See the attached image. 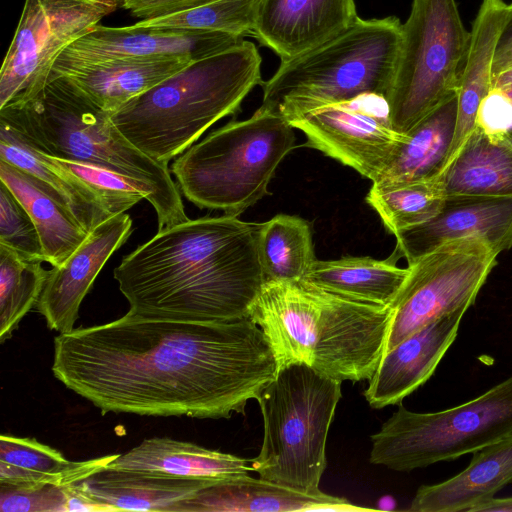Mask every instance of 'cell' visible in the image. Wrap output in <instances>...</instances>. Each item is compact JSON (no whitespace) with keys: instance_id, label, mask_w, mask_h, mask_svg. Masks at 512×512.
Listing matches in <instances>:
<instances>
[{"instance_id":"1","label":"cell","mask_w":512,"mask_h":512,"mask_svg":"<svg viewBox=\"0 0 512 512\" xmlns=\"http://www.w3.org/2000/svg\"><path fill=\"white\" fill-rule=\"evenodd\" d=\"M277 371L249 317L186 321L127 312L54 339V376L102 414L229 418L244 413Z\"/></svg>"},{"instance_id":"2","label":"cell","mask_w":512,"mask_h":512,"mask_svg":"<svg viewBox=\"0 0 512 512\" xmlns=\"http://www.w3.org/2000/svg\"><path fill=\"white\" fill-rule=\"evenodd\" d=\"M260 228L261 223L225 214L159 229L114 270L128 312L186 321L249 317L266 281Z\"/></svg>"},{"instance_id":"3","label":"cell","mask_w":512,"mask_h":512,"mask_svg":"<svg viewBox=\"0 0 512 512\" xmlns=\"http://www.w3.org/2000/svg\"><path fill=\"white\" fill-rule=\"evenodd\" d=\"M278 368L304 363L327 377L369 380L385 351L392 309L347 299L303 279L266 280L249 310Z\"/></svg>"},{"instance_id":"4","label":"cell","mask_w":512,"mask_h":512,"mask_svg":"<svg viewBox=\"0 0 512 512\" xmlns=\"http://www.w3.org/2000/svg\"><path fill=\"white\" fill-rule=\"evenodd\" d=\"M103 110L64 76L0 108V127L29 148L126 176L149 193L159 229L188 220L168 165L136 148Z\"/></svg>"},{"instance_id":"5","label":"cell","mask_w":512,"mask_h":512,"mask_svg":"<svg viewBox=\"0 0 512 512\" xmlns=\"http://www.w3.org/2000/svg\"><path fill=\"white\" fill-rule=\"evenodd\" d=\"M261 62L254 43L243 40L189 63L113 111L111 120L141 152L168 165L263 83Z\"/></svg>"},{"instance_id":"6","label":"cell","mask_w":512,"mask_h":512,"mask_svg":"<svg viewBox=\"0 0 512 512\" xmlns=\"http://www.w3.org/2000/svg\"><path fill=\"white\" fill-rule=\"evenodd\" d=\"M402 23L397 17L358 19L344 32L289 61L262 83L260 108L282 117L363 94L387 96Z\"/></svg>"},{"instance_id":"7","label":"cell","mask_w":512,"mask_h":512,"mask_svg":"<svg viewBox=\"0 0 512 512\" xmlns=\"http://www.w3.org/2000/svg\"><path fill=\"white\" fill-rule=\"evenodd\" d=\"M294 144L293 127L259 107L250 118L230 122L190 146L171 171L194 205L238 216L269 194V182Z\"/></svg>"},{"instance_id":"8","label":"cell","mask_w":512,"mask_h":512,"mask_svg":"<svg viewBox=\"0 0 512 512\" xmlns=\"http://www.w3.org/2000/svg\"><path fill=\"white\" fill-rule=\"evenodd\" d=\"M341 384L304 363L278 368L257 398L264 436L260 453L251 460L252 470L301 492H320L326 440Z\"/></svg>"},{"instance_id":"9","label":"cell","mask_w":512,"mask_h":512,"mask_svg":"<svg viewBox=\"0 0 512 512\" xmlns=\"http://www.w3.org/2000/svg\"><path fill=\"white\" fill-rule=\"evenodd\" d=\"M512 436V374L458 406L417 413L402 403L371 436L370 462L409 472L453 461Z\"/></svg>"},{"instance_id":"10","label":"cell","mask_w":512,"mask_h":512,"mask_svg":"<svg viewBox=\"0 0 512 512\" xmlns=\"http://www.w3.org/2000/svg\"><path fill=\"white\" fill-rule=\"evenodd\" d=\"M469 40L456 0H412L386 96L397 132L406 134L457 94Z\"/></svg>"},{"instance_id":"11","label":"cell","mask_w":512,"mask_h":512,"mask_svg":"<svg viewBox=\"0 0 512 512\" xmlns=\"http://www.w3.org/2000/svg\"><path fill=\"white\" fill-rule=\"evenodd\" d=\"M497 256L485 240L463 238L409 264L408 275L390 305L392 319L384 353L438 318L469 309Z\"/></svg>"},{"instance_id":"12","label":"cell","mask_w":512,"mask_h":512,"mask_svg":"<svg viewBox=\"0 0 512 512\" xmlns=\"http://www.w3.org/2000/svg\"><path fill=\"white\" fill-rule=\"evenodd\" d=\"M122 0H25L0 70V108L39 89L60 54Z\"/></svg>"},{"instance_id":"13","label":"cell","mask_w":512,"mask_h":512,"mask_svg":"<svg viewBox=\"0 0 512 512\" xmlns=\"http://www.w3.org/2000/svg\"><path fill=\"white\" fill-rule=\"evenodd\" d=\"M283 118L305 134L307 145L372 182L405 137L394 129L387 99L381 94L325 103Z\"/></svg>"},{"instance_id":"14","label":"cell","mask_w":512,"mask_h":512,"mask_svg":"<svg viewBox=\"0 0 512 512\" xmlns=\"http://www.w3.org/2000/svg\"><path fill=\"white\" fill-rule=\"evenodd\" d=\"M132 233L129 214L119 213L97 225L59 266L49 270L37 302L48 328L59 333L74 330L80 305L97 275Z\"/></svg>"},{"instance_id":"15","label":"cell","mask_w":512,"mask_h":512,"mask_svg":"<svg viewBox=\"0 0 512 512\" xmlns=\"http://www.w3.org/2000/svg\"><path fill=\"white\" fill-rule=\"evenodd\" d=\"M242 41L238 36L207 30L98 24L60 55L85 60L140 57L180 58L193 62Z\"/></svg>"},{"instance_id":"16","label":"cell","mask_w":512,"mask_h":512,"mask_svg":"<svg viewBox=\"0 0 512 512\" xmlns=\"http://www.w3.org/2000/svg\"><path fill=\"white\" fill-rule=\"evenodd\" d=\"M394 255L408 265L457 239L485 240L498 254L512 247V196L446 197L440 212L429 221L395 235Z\"/></svg>"},{"instance_id":"17","label":"cell","mask_w":512,"mask_h":512,"mask_svg":"<svg viewBox=\"0 0 512 512\" xmlns=\"http://www.w3.org/2000/svg\"><path fill=\"white\" fill-rule=\"evenodd\" d=\"M357 19L355 0H262L252 35L284 62L326 43Z\"/></svg>"},{"instance_id":"18","label":"cell","mask_w":512,"mask_h":512,"mask_svg":"<svg viewBox=\"0 0 512 512\" xmlns=\"http://www.w3.org/2000/svg\"><path fill=\"white\" fill-rule=\"evenodd\" d=\"M467 310L438 318L385 352L364 392L369 405H399L425 384L455 341Z\"/></svg>"},{"instance_id":"19","label":"cell","mask_w":512,"mask_h":512,"mask_svg":"<svg viewBox=\"0 0 512 512\" xmlns=\"http://www.w3.org/2000/svg\"><path fill=\"white\" fill-rule=\"evenodd\" d=\"M322 491L305 493L246 474L212 477L177 512L369 511Z\"/></svg>"},{"instance_id":"20","label":"cell","mask_w":512,"mask_h":512,"mask_svg":"<svg viewBox=\"0 0 512 512\" xmlns=\"http://www.w3.org/2000/svg\"><path fill=\"white\" fill-rule=\"evenodd\" d=\"M189 63L180 58L85 60L60 55L51 73L66 77L100 108L112 113Z\"/></svg>"},{"instance_id":"21","label":"cell","mask_w":512,"mask_h":512,"mask_svg":"<svg viewBox=\"0 0 512 512\" xmlns=\"http://www.w3.org/2000/svg\"><path fill=\"white\" fill-rule=\"evenodd\" d=\"M507 12L504 0H482L473 21L457 86L455 129L443 171L475 129L480 104L492 88L493 59Z\"/></svg>"},{"instance_id":"22","label":"cell","mask_w":512,"mask_h":512,"mask_svg":"<svg viewBox=\"0 0 512 512\" xmlns=\"http://www.w3.org/2000/svg\"><path fill=\"white\" fill-rule=\"evenodd\" d=\"M512 483V436L474 451L468 466L455 476L422 485L411 501L413 512H472Z\"/></svg>"},{"instance_id":"23","label":"cell","mask_w":512,"mask_h":512,"mask_svg":"<svg viewBox=\"0 0 512 512\" xmlns=\"http://www.w3.org/2000/svg\"><path fill=\"white\" fill-rule=\"evenodd\" d=\"M210 478L105 467L80 483L89 495L116 511L177 512Z\"/></svg>"},{"instance_id":"24","label":"cell","mask_w":512,"mask_h":512,"mask_svg":"<svg viewBox=\"0 0 512 512\" xmlns=\"http://www.w3.org/2000/svg\"><path fill=\"white\" fill-rule=\"evenodd\" d=\"M446 197L512 196V137L475 127L438 176Z\"/></svg>"},{"instance_id":"25","label":"cell","mask_w":512,"mask_h":512,"mask_svg":"<svg viewBox=\"0 0 512 512\" xmlns=\"http://www.w3.org/2000/svg\"><path fill=\"white\" fill-rule=\"evenodd\" d=\"M457 116V94L419 121L372 183L402 185L437 178L443 171Z\"/></svg>"},{"instance_id":"26","label":"cell","mask_w":512,"mask_h":512,"mask_svg":"<svg viewBox=\"0 0 512 512\" xmlns=\"http://www.w3.org/2000/svg\"><path fill=\"white\" fill-rule=\"evenodd\" d=\"M395 260L393 255L385 260L356 256L316 259L302 279L353 301L389 307L409 272Z\"/></svg>"},{"instance_id":"27","label":"cell","mask_w":512,"mask_h":512,"mask_svg":"<svg viewBox=\"0 0 512 512\" xmlns=\"http://www.w3.org/2000/svg\"><path fill=\"white\" fill-rule=\"evenodd\" d=\"M250 461L191 442L153 437L124 454H118L107 467L210 478L246 474L252 470L248 465Z\"/></svg>"},{"instance_id":"28","label":"cell","mask_w":512,"mask_h":512,"mask_svg":"<svg viewBox=\"0 0 512 512\" xmlns=\"http://www.w3.org/2000/svg\"><path fill=\"white\" fill-rule=\"evenodd\" d=\"M118 454L70 461L34 438L0 437V483L67 486L107 467Z\"/></svg>"},{"instance_id":"29","label":"cell","mask_w":512,"mask_h":512,"mask_svg":"<svg viewBox=\"0 0 512 512\" xmlns=\"http://www.w3.org/2000/svg\"><path fill=\"white\" fill-rule=\"evenodd\" d=\"M0 181L19 199L38 230L46 262L61 265L88 233L74 215L25 170L0 159Z\"/></svg>"},{"instance_id":"30","label":"cell","mask_w":512,"mask_h":512,"mask_svg":"<svg viewBox=\"0 0 512 512\" xmlns=\"http://www.w3.org/2000/svg\"><path fill=\"white\" fill-rule=\"evenodd\" d=\"M0 159L34 176L87 233L112 216L88 184L48 156L18 141L3 127H0Z\"/></svg>"},{"instance_id":"31","label":"cell","mask_w":512,"mask_h":512,"mask_svg":"<svg viewBox=\"0 0 512 512\" xmlns=\"http://www.w3.org/2000/svg\"><path fill=\"white\" fill-rule=\"evenodd\" d=\"M258 250L266 280H300L316 260L311 226L294 215L278 214L261 223Z\"/></svg>"},{"instance_id":"32","label":"cell","mask_w":512,"mask_h":512,"mask_svg":"<svg viewBox=\"0 0 512 512\" xmlns=\"http://www.w3.org/2000/svg\"><path fill=\"white\" fill-rule=\"evenodd\" d=\"M446 195L439 177L402 185L372 186L367 203L392 234L423 224L444 206Z\"/></svg>"},{"instance_id":"33","label":"cell","mask_w":512,"mask_h":512,"mask_svg":"<svg viewBox=\"0 0 512 512\" xmlns=\"http://www.w3.org/2000/svg\"><path fill=\"white\" fill-rule=\"evenodd\" d=\"M43 261L21 258L0 244V342L8 339L22 318L37 305L49 270Z\"/></svg>"},{"instance_id":"34","label":"cell","mask_w":512,"mask_h":512,"mask_svg":"<svg viewBox=\"0 0 512 512\" xmlns=\"http://www.w3.org/2000/svg\"><path fill=\"white\" fill-rule=\"evenodd\" d=\"M262 0H215L201 6L140 20V27H167L222 32L244 38L252 35Z\"/></svg>"},{"instance_id":"35","label":"cell","mask_w":512,"mask_h":512,"mask_svg":"<svg viewBox=\"0 0 512 512\" xmlns=\"http://www.w3.org/2000/svg\"><path fill=\"white\" fill-rule=\"evenodd\" d=\"M48 157L88 184L112 216L124 213L142 199L149 198L144 188L126 176L90 164Z\"/></svg>"},{"instance_id":"36","label":"cell","mask_w":512,"mask_h":512,"mask_svg":"<svg viewBox=\"0 0 512 512\" xmlns=\"http://www.w3.org/2000/svg\"><path fill=\"white\" fill-rule=\"evenodd\" d=\"M0 244L28 260L46 262L36 225L27 209L0 181Z\"/></svg>"},{"instance_id":"37","label":"cell","mask_w":512,"mask_h":512,"mask_svg":"<svg viewBox=\"0 0 512 512\" xmlns=\"http://www.w3.org/2000/svg\"><path fill=\"white\" fill-rule=\"evenodd\" d=\"M67 486L0 483V511L67 512Z\"/></svg>"},{"instance_id":"38","label":"cell","mask_w":512,"mask_h":512,"mask_svg":"<svg viewBox=\"0 0 512 512\" xmlns=\"http://www.w3.org/2000/svg\"><path fill=\"white\" fill-rule=\"evenodd\" d=\"M476 126L491 133H509L512 130V101L501 91L491 88L480 104Z\"/></svg>"},{"instance_id":"39","label":"cell","mask_w":512,"mask_h":512,"mask_svg":"<svg viewBox=\"0 0 512 512\" xmlns=\"http://www.w3.org/2000/svg\"><path fill=\"white\" fill-rule=\"evenodd\" d=\"M215 0H122L121 6L141 20L186 11Z\"/></svg>"},{"instance_id":"40","label":"cell","mask_w":512,"mask_h":512,"mask_svg":"<svg viewBox=\"0 0 512 512\" xmlns=\"http://www.w3.org/2000/svg\"><path fill=\"white\" fill-rule=\"evenodd\" d=\"M512 65V3L495 49L492 76Z\"/></svg>"},{"instance_id":"41","label":"cell","mask_w":512,"mask_h":512,"mask_svg":"<svg viewBox=\"0 0 512 512\" xmlns=\"http://www.w3.org/2000/svg\"><path fill=\"white\" fill-rule=\"evenodd\" d=\"M116 511V509L89 495L80 482L67 486V512Z\"/></svg>"},{"instance_id":"42","label":"cell","mask_w":512,"mask_h":512,"mask_svg":"<svg viewBox=\"0 0 512 512\" xmlns=\"http://www.w3.org/2000/svg\"><path fill=\"white\" fill-rule=\"evenodd\" d=\"M492 88L501 91L512 101V65L492 76Z\"/></svg>"},{"instance_id":"43","label":"cell","mask_w":512,"mask_h":512,"mask_svg":"<svg viewBox=\"0 0 512 512\" xmlns=\"http://www.w3.org/2000/svg\"><path fill=\"white\" fill-rule=\"evenodd\" d=\"M472 512H512V497H494L474 508Z\"/></svg>"},{"instance_id":"44","label":"cell","mask_w":512,"mask_h":512,"mask_svg":"<svg viewBox=\"0 0 512 512\" xmlns=\"http://www.w3.org/2000/svg\"><path fill=\"white\" fill-rule=\"evenodd\" d=\"M509 133H510V135H511V137H512V130H511Z\"/></svg>"}]
</instances>
